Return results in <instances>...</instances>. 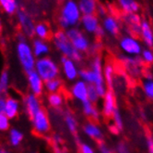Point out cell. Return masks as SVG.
Wrapping results in <instances>:
<instances>
[{
    "label": "cell",
    "instance_id": "cell-1",
    "mask_svg": "<svg viewBox=\"0 0 153 153\" xmlns=\"http://www.w3.org/2000/svg\"><path fill=\"white\" fill-rule=\"evenodd\" d=\"M103 65L104 63L102 57L100 55H95L90 63V68L80 69L79 71V79L88 84H93L102 98L108 91L102 73Z\"/></svg>",
    "mask_w": 153,
    "mask_h": 153
},
{
    "label": "cell",
    "instance_id": "cell-2",
    "mask_svg": "<svg viewBox=\"0 0 153 153\" xmlns=\"http://www.w3.org/2000/svg\"><path fill=\"white\" fill-rule=\"evenodd\" d=\"M82 14L76 0L63 2L58 15V25L61 30L67 31L79 25Z\"/></svg>",
    "mask_w": 153,
    "mask_h": 153
},
{
    "label": "cell",
    "instance_id": "cell-3",
    "mask_svg": "<svg viewBox=\"0 0 153 153\" xmlns=\"http://www.w3.org/2000/svg\"><path fill=\"white\" fill-rule=\"evenodd\" d=\"M52 43L53 47L61 54L62 57L71 59L76 63L83 60L84 54L79 52L73 47L72 43L65 34V31L58 30L54 32L52 36Z\"/></svg>",
    "mask_w": 153,
    "mask_h": 153
},
{
    "label": "cell",
    "instance_id": "cell-4",
    "mask_svg": "<svg viewBox=\"0 0 153 153\" xmlns=\"http://www.w3.org/2000/svg\"><path fill=\"white\" fill-rule=\"evenodd\" d=\"M16 56L21 69L25 73L34 70L37 59L34 56L31 44L28 40L17 41Z\"/></svg>",
    "mask_w": 153,
    "mask_h": 153
},
{
    "label": "cell",
    "instance_id": "cell-5",
    "mask_svg": "<svg viewBox=\"0 0 153 153\" xmlns=\"http://www.w3.org/2000/svg\"><path fill=\"white\" fill-rule=\"evenodd\" d=\"M34 71L45 82L58 78L61 73L59 63L50 56L37 59Z\"/></svg>",
    "mask_w": 153,
    "mask_h": 153
},
{
    "label": "cell",
    "instance_id": "cell-6",
    "mask_svg": "<svg viewBox=\"0 0 153 153\" xmlns=\"http://www.w3.org/2000/svg\"><path fill=\"white\" fill-rule=\"evenodd\" d=\"M68 39L72 43L73 47L78 50L79 52L85 54L87 52H90L91 42L87 35V34L79 27H73L65 31Z\"/></svg>",
    "mask_w": 153,
    "mask_h": 153
},
{
    "label": "cell",
    "instance_id": "cell-7",
    "mask_svg": "<svg viewBox=\"0 0 153 153\" xmlns=\"http://www.w3.org/2000/svg\"><path fill=\"white\" fill-rule=\"evenodd\" d=\"M118 47L124 55L130 57H139L143 50V44L133 35H125L119 39Z\"/></svg>",
    "mask_w": 153,
    "mask_h": 153
},
{
    "label": "cell",
    "instance_id": "cell-8",
    "mask_svg": "<svg viewBox=\"0 0 153 153\" xmlns=\"http://www.w3.org/2000/svg\"><path fill=\"white\" fill-rule=\"evenodd\" d=\"M30 119L31 122V127L35 134L39 136H45L50 133L52 125L49 115L45 110L42 109Z\"/></svg>",
    "mask_w": 153,
    "mask_h": 153
},
{
    "label": "cell",
    "instance_id": "cell-9",
    "mask_svg": "<svg viewBox=\"0 0 153 153\" xmlns=\"http://www.w3.org/2000/svg\"><path fill=\"white\" fill-rule=\"evenodd\" d=\"M60 70L64 76V78L68 82H75L79 79V63H76L71 59L61 57L60 59Z\"/></svg>",
    "mask_w": 153,
    "mask_h": 153
},
{
    "label": "cell",
    "instance_id": "cell-10",
    "mask_svg": "<svg viewBox=\"0 0 153 153\" xmlns=\"http://www.w3.org/2000/svg\"><path fill=\"white\" fill-rule=\"evenodd\" d=\"M17 20L20 31L26 37H32L34 35V27L35 23L30 15L23 9H19L16 13Z\"/></svg>",
    "mask_w": 153,
    "mask_h": 153
},
{
    "label": "cell",
    "instance_id": "cell-11",
    "mask_svg": "<svg viewBox=\"0 0 153 153\" xmlns=\"http://www.w3.org/2000/svg\"><path fill=\"white\" fill-rule=\"evenodd\" d=\"M88 84L78 79L73 82L69 87V94L73 99L80 104L88 100Z\"/></svg>",
    "mask_w": 153,
    "mask_h": 153
},
{
    "label": "cell",
    "instance_id": "cell-12",
    "mask_svg": "<svg viewBox=\"0 0 153 153\" xmlns=\"http://www.w3.org/2000/svg\"><path fill=\"white\" fill-rule=\"evenodd\" d=\"M121 62L129 72V74L133 77H138L142 75V62L140 57H130L126 55H121L119 57Z\"/></svg>",
    "mask_w": 153,
    "mask_h": 153
},
{
    "label": "cell",
    "instance_id": "cell-13",
    "mask_svg": "<svg viewBox=\"0 0 153 153\" xmlns=\"http://www.w3.org/2000/svg\"><path fill=\"white\" fill-rule=\"evenodd\" d=\"M26 79L30 93L34 94L38 96H42L45 92V81L40 75L33 70L26 73Z\"/></svg>",
    "mask_w": 153,
    "mask_h": 153
},
{
    "label": "cell",
    "instance_id": "cell-14",
    "mask_svg": "<svg viewBox=\"0 0 153 153\" xmlns=\"http://www.w3.org/2000/svg\"><path fill=\"white\" fill-rule=\"evenodd\" d=\"M117 109V102H116V96L114 91L109 90L102 97V103L101 112L102 116L105 119H111L113 113Z\"/></svg>",
    "mask_w": 153,
    "mask_h": 153
},
{
    "label": "cell",
    "instance_id": "cell-15",
    "mask_svg": "<svg viewBox=\"0 0 153 153\" xmlns=\"http://www.w3.org/2000/svg\"><path fill=\"white\" fill-rule=\"evenodd\" d=\"M82 132L87 137L92 139L93 141L97 142L98 144L103 142L104 133L102 127L98 124L97 122L88 121L85 123L82 126Z\"/></svg>",
    "mask_w": 153,
    "mask_h": 153
},
{
    "label": "cell",
    "instance_id": "cell-16",
    "mask_svg": "<svg viewBox=\"0 0 153 153\" xmlns=\"http://www.w3.org/2000/svg\"><path fill=\"white\" fill-rule=\"evenodd\" d=\"M22 104H23L24 112L30 118H31L35 113H37L40 110L42 109L40 97L31 93H28L27 95L24 96Z\"/></svg>",
    "mask_w": 153,
    "mask_h": 153
},
{
    "label": "cell",
    "instance_id": "cell-17",
    "mask_svg": "<svg viewBox=\"0 0 153 153\" xmlns=\"http://www.w3.org/2000/svg\"><path fill=\"white\" fill-rule=\"evenodd\" d=\"M79 25L81 30L87 35H95L96 32L101 27L100 19L96 14L82 15Z\"/></svg>",
    "mask_w": 153,
    "mask_h": 153
},
{
    "label": "cell",
    "instance_id": "cell-18",
    "mask_svg": "<svg viewBox=\"0 0 153 153\" xmlns=\"http://www.w3.org/2000/svg\"><path fill=\"white\" fill-rule=\"evenodd\" d=\"M102 27L104 30L105 34L111 36H117L120 32H121V25H120L119 20L113 15L108 14L102 18Z\"/></svg>",
    "mask_w": 153,
    "mask_h": 153
},
{
    "label": "cell",
    "instance_id": "cell-19",
    "mask_svg": "<svg viewBox=\"0 0 153 153\" xmlns=\"http://www.w3.org/2000/svg\"><path fill=\"white\" fill-rule=\"evenodd\" d=\"M139 35L142 44H144L146 47H153V28L149 21L146 19H143L141 21Z\"/></svg>",
    "mask_w": 153,
    "mask_h": 153
},
{
    "label": "cell",
    "instance_id": "cell-20",
    "mask_svg": "<svg viewBox=\"0 0 153 153\" xmlns=\"http://www.w3.org/2000/svg\"><path fill=\"white\" fill-rule=\"evenodd\" d=\"M21 110V103L16 96H7L4 114L10 120L17 118Z\"/></svg>",
    "mask_w": 153,
    "mask_h": 153
},
{
    "label": "cell",
    "instance_id": "cell-21",
    "mask_svg": "<svg viewBox=\"0 0 153 153\" xmlns=\"http://www.w3.org/2000/svg\"><path fill=\"white\" fill-rule=\"evenodd\" d=\"M31 47L36 59L47 57L51 52V46L47 40L34 38L31 42Z\"/></svg>",
    "mask_w": 153,
    "mask_h": 153
},
{
    "label": "cell",
    "instance_id": "cell-22",
    "mask_svg": "<svg viewBox=\"0 0 153 153\" xmlns=\"http://www.w3.org/2000/svg\"><path fill=\"white\" fill-rule=\"evenodd\" d=\"M81 112L85 117L90 119V121L98 123L102 117V112L100 109L97 107L96 104H93L89 100L81 103Z\"/></svg>",
    "mask_w": 153,
    "mask_h": 153
},
{
    "label": "cell",
    "instance_id": "cell-23",
    "mask_svg": "<svg viewBox=\"0 0 153 153\" xmlns=\"http://www.w3.org/2000/svg\"><path fill=\"white\" fill-rule=\"evenodd\" d=\"M142 19L138 13H133V14H127L124 16V21L125 23L127 25L131 32L133 34V35H139L140 32V25Z\"/></svg>",
    "mask_w": 153,
    "mask_h": 153
},
{
    "label": "cell",
    "instance_id": "cell-24",
    "mask_svg": "<svg viewBox=\"0 0 153 153\" xmlns=\"http://www.w3.org/2000/svg\"><path fill=\"white\" fill-rule=\"evenodd\" d=\"M103 78L106 84V86L109 90L114 91V87L115 84V69L113 63L106 62L103 65Z\"/></svg>",
    "mask_w": 153,
    "mask_h": 153
},
{
    "label": "cell",
    "instance_id": "cell-25",
    "mask_svg": "<svg viewBox=\"0 0 153 153\" xmlns=\"http://www.w3.org/2000/svg\"><path fill=\"white\" fill-rule=\"evenodd\" d=\"M119 8L125 15L138 13L140 10V5L137 0H116Z\"/></svg>",
    "mask_w": 153,
    "mask_h": 153
},
{
    "label": "cell",
    "instance_id": "cell-26",
    "mask_svg": "<svg viewBox=\"0 0 153 153\" xmlns=\"http://www.w3.org/2000/svg\"><path fill=\"white\" fill-rule=\"evenodd\" d=\"M78 5L82 15H91L97 13L99 3L98 0H79Z\"/></svg>",
    "mask_w": 153,
    "mask_h": 153
},
{
    "label": "cell",
    "instance_id": "cell-27",
    "mask_svg": "<svg viewBox=\"0 0 153 153\" xmlns=\"http://www.w3.org/2000/svg\"><path fill=\"white\" fill-rule=\"evenodd\" d=\"M64 123L65 125L67 127V129L68 130V132L73 135V136H76L79 132V123H78V120H76V116L70 112H68L65 113L64 116Z\"/></svg>",
    "mask_w": 153,
    "mask_h": 153
},
{
    "label": "cell",
    "instance_id": "cell-28",
    "mask_svg": "<svg viewBox=\"0 0 153 153\" xmlns=\"http://www.w3.org/2000/svg\"><path fill=\"white\" fill-rule=\"evenodd\" d=\"M24 139V134L21 130L18 128H10L8 131V143L9 145L17 148L19 147Z\"/></svg>",
    "mask_w": 153,
    "mask_h": 153
},
{
    "label": "cell",
    "instance_id": "cell-29",
    "mask_svg": "<svg viewBox=\"0 0 153 153\" xmlns=\"http://www.w3.org/2000/svg\"><path fill=\"white\" fill-rule=\"evenodd\" d=\"M34 35L36 38L47 40L51 35V31L47 23H35L34 27Z\"/></svg>",
    "mask_w": 153,
    "mask_h": 153
},
{
    "label": "cell",
    "instance_id": "cell-30",
    "mask_svg": "<svg viewBox=\"0 0 153 153\" xmlns=\"http://www.w3.org/2000/svg\"><path fill=\"white\" fill-rule=\"evenodd\" d=\"M47 103L53 109H60L65 102V97L61 92L47 95Z\"/></svg>",
    "mask_w": 153,
    "mask_h": 153
},
{
    "label": "cell",
    "instance_id": "cell-31",
    "mask_svg": "<svg viewBox=\"0 0 153 153\" xmlns=\"http://www.w3.org/2000/svg\"><path fill=\"white\" fill-rule=\"evenodd\" d=\"M10 88V74L8 71L4 70L0 73V95L5 96L8 94Z\"/></svg>",
    "mask_w": 153,
    "mask_h": 153
},
{
    "label": "cell",
    "instance_id": "cell-32",
    "mask_svg": "<svg viewBox=\"0 0 153 153\" xmlns=\"http://www.w3.org/2000/svg\"><path fill=\"white\" fill-rule=\"evenodd\" d=\"M62 87H63V81L59 77L45 82V91H46L48 94L58 93L61 91Z\"/></svg>",
    "mask_w": 153,
    "mask_h": 153
},
{
    "label": "cell",
    "instance_id": "cell-33",
    "mask_svg": "<svg viewBox=\"0 0 153 153\" xmlns=\"http://www.w3.org/2000/svg\"><path fill=\"white\" fill-rule=\"evenodd\" d=\"M111 120H112V124H114L120 131V132H122V131L124 130V128H125L124 118H123V115H122L121 112H120V110L118 108L113 113V115L111 117Z\"/></svg>",
    "mask_w": 153,
    "mask_h": 153
},
{
    "label": "cell",
    "instance_id": "cell-34",
    "mask_svg": "<svg viewBox=\"0 0 153 153\" xmlns=\"http://www.w3.org/2000/svg\"><path fill=\"white\" fill-rule=\"evenodd\" d=\"M142 90H143V93L148 99L153 101V79H144L142 82Z\"/></svg>",
    "mask_w": 153,
    "mask_h": 153
},
{
    "label": "cell",
    "instance_id": "cell-35",
    "mask_svg": "<svg viewBox=\"0 0 153 153\" xmlns=\"http://www.w3.org/2000/svg\"><path fill=\"white\" fill-rule=\"evenodd\" d=\"M139 57H140L142 62H143V64L148 65V66L153 65V50H152V48L144 47Z\"/></svg>",
    "mask_w": 153,
    "mask_h": 153
},
{
    "label": "cell",
    "instance_id": "cell-36",
    "mask_svg": "<svg viewBox=\"0 0 153 153\" xmlns=\"http://www.w3.org/2000/svg\"><path fill=\"white\" fill-rule=\"evenodd\" d=\"M101 98L102 97L98 94L95 86L93 84H89L88 85V100L97 105V103L100 101Z\"/></svg>",
    "mask_w": 153,
    "mask_h": 153
},
{
    "label": "cell",
    "instance_id": "cell-37",
    "mask_svg": "<svg viewBox=\"0 0 153 153\" xmlns=\"http://www.w3.org/2000/svg\"><path fill=\"white\" fill-rule=\"evenodd\" d=\"M10 120L4 113L0 114V132H7L10 129Z\"/></svg>",
    "mask_w": 153,
    "mask_h": 153
},
{
    "label": "cell",
    "instance_id": "cell-38",
    "mask_svg": "<svg viewBox=\"0 0 153 153\" xmlns=\"http://www.w3.org/2000/svg\"><path fill=\"white\" fill-rule=\"evenodd\" d=\"M115 153H132L129 146L126 143L125 141H119L115 146L114 148Z\"/></svg>",
    "mask_w": 153,
    "mask_h": 153
},
{
    "label": "cell",
    "instance_id": "cell-39",
    "mask_svg": "<svg viewBox=\"0 0 153 153\" xmlns=\"http://www.w3.org/2000/svg\"><path fill=\"white\" fill-rule=\"evenodd\" d=\"M79 153H96L95 148L87 142H82L79 146Z\"/></svg>",
    "mask_w": 153,
    "mask_h": 153
},
{
    "label": "cell",
    "instance_id": "cell-40",
    "mask_svg": "<svg viewBox=\"0 0 153 153\" xmlns=\"http://www.w3.org/2000/svg\"><path fill=\"white\" fill-rule=\"evenodd\" d=\"M98 152L99 153H115L114 149L106 145L104 142H101L98 144Z\"/></svg>",
    "mask_w": 153,
    "mask_h": 153
},
{
    "label": "cell",
    "instance_id": "cell-41",
    "mask_svg": "<svg viewBox=\"0 0 153 153\" xmlns=\"http://www.w3.org/2000/svg\"><path fill=\"white\" fill-rule=\"evenodd\" d=\"M145 143L148 153H153V136L151 134H147Z\"/></svg>",
    "mask_w": 153,
    "mask_h": 153
},
{
    "label": "cell",
    "instance_id": "cell-42",
    "mask_svg": "<svg viewBox=\"0 0 153 153\" xmlns=\"http://www.w3.org/2000/svg\"><path fill=\"white\" fill-rule=\"evenodd\" d=\"M96 15L99 17H105L106 15H108V9L105 6L102 5V4H99V6H98V8H97V13Z\"/></svg>",
    "mask_w": 153,
    "mask_h": 153
},
{
    "label": "cell",
    "instance_id": "cell-43",
    "mask_svg": "<svg viewBox=\"0 0 153 153\" xmlns=\"http://www.w3.org/2000/svg\"><path fill=\"white\" fill-rule=\"evenodd\" d=\"M101 44L100 43H94V44H91V49H90V52L91 53H97L101 49Z\"/></svg>",
    "mask_w": 153,
    "mask_h": 153
},
{
    "label": "cell",
    "instance_id": "cell-44",
    "mask_svg": "<svg viewBox=\"0 0 153 153\" xmlns=\"http://www.w3.org/2000/svg\"><path fill=\"white\" fill-rule=\"evenodd\" d=\"M108 129H109V132H110L111 134H113V135H114V136H118L120 133H121L114 124H110V125H109Z\"/></svg>",
    "mask_w": 153,
    "mask_h": 153
},
{
    "label": "cell",
    "instance_id": "cell-45",
    "mask_svg": "<svg viewBox=\"0 0 153 153\" xmlns=\"http://www.w3.org/2000/svg\"><path fill=\"white\" fill-rule=\"evenodd\" d=\"M105 32H104V30L102 29V25H101V27L99 28V30H98L97 32H96V34L94 35L97 38H99V39H101V38H103L104 36H105Z\"/></svg>",
    "mask_w": 153,
    "mask_h": 153
},
{
    "label": "cell",
    "instance_id": "cell-46",
    "mask_svg": "<svg viewBox=\"0 0 153 153\" xmlns=\"http://www.w3.org/2000/svg\"><path fill=\"white\" fill-rule=\"evenodd\" d=\"M5 106H6V97L5 96H0V114L4 113Z\"/></svg>",
    "mask_w": 153,
    "mask_h": 153
},
{
    "label": "cell",
    "instance_id": "cell-47",
    "mask_svg": "<svg viewBox=\"0 0 153 153\" xmlns=\"http://www.w3.org/2000/svg\"><path fill=\"white\" fill-rule=\"evenodd\" d=\"M53 140V142H54V146H58V145L61 143V141H62L61 136H58V135H54Z\"/></svg>",
    "mask_w": 153,
    "mask_h": 153
},
{
    "label": "cell",
    "instance_id": "cell-48",
    "mask_svg": "<svg viewBox=\"0 0 153 153\" xmlns=\"http://www.w3.org/2000/svg\"><path fill=\"white\" fill-rule=\"evenodd\" d=\"M53 152L54 153H65L64 149H62L59 146H54L53 148Z\"/></svg>",
    "mask_w": 153,
    "mask_h": 153
},
{
    "label": "cell",
    "instance_id": "cell-49",
    "mask_svg": "<svg viewBox=\"0 0 153 153\" xmlns=\"http://www.w3.org/2000/svg\"><path fill=\"white\" fill-rule=\"evenodd\" d=\"M9 2H10V0H0V8H4Z\"/></svg>",
    "mask_w": 153,
    "mask_h": 153
},
{
    "label": "cell",
    "instance_id": "cell-50",
    "mask_svg": "<svg viewBox=\"0 0 153 153\" xmlns=\"http://www.w3.org/2000/svg\"><path fill=\"white\" fill-rule=\"evenodd\" d=\"M0 153H12L10 150H8L7 148H0Z\"/></svg>",
    "mask_w": 153,
    "mask_h": 153
},
{
    "label": "cell",
    "instance_id": "cell-51",
    "mask_svg": "<svg viewBox=\"0 0 153 153\" xmlns=\"http://www.w3.org/2000/svg\"><path fill=\"white\" fill-rule=\"evenodd\" d=\"M3 25H2V18H1V14H0V32L2 31Z\"/></svg>",
    "mask_w": 153,
    "mask_h": 153
},
{
    "label": "cell",
    "instance_id": "cell-52",
    "mask_svg": "<svg viewBox=\"0 0 153 153\" xmlns=\"http://www.w3.org/2000/svg\"><path fill=\"white\" fill-rule=\"evenodd\" d=\"M30 153H38V152H36V151H31V152H30Z\"/></svg>",
    "mask_w": 153,
    "mask_h": 153
},
{
    "label": "cell",
    "instance_id": "cell-53",
    "mask_svg": "<svg viewBox=\"0 0 153 153\" xmlns=\"http://www.w3.org/2000/svg\"><path fill=\"white\" fill-rule=\"evenodd\" d=\"M60 1H63V2H65V1H67V0H60Z\"/></svg>",
    "mask_w": 153,
    "mask_h": 153
},
{
    "label": "cell",
    "instance_id": "cell-54",
    "mask_svg": "<svg viewBox=\"0 0 153 153\" xmlns=\"http://www.w3.org/2000/svg\"><path fill=\"white\" fill-rule=\"evenodd\" d=\"M0 96H1V95H0Z\"/></svg>",
    "mask_w": 153,
    "mask_h": 153
}]
</instances>
